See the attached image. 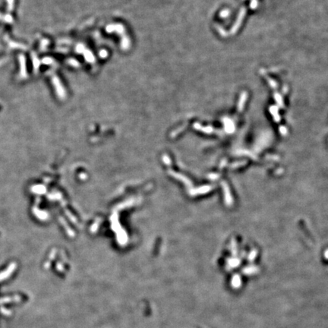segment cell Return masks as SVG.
<instances>
[{"mask_svg": "<svg viewBox=\"0 0 328 328\" xmlns=\"http://www.w3.org/2000/svg\"><path fill=\"white\" fill-rule=\"evenodd\" d=\"M325 257H326V258H328V250L325 252Z\"/></svg>", "mask_w": 328, "mask_h": 328, "instance_id": "obj_3", "label": "cell"}, {"mask_svg": "<svg viewBox=\"0 0 328 328\" xmlns=\"http://www.w3.org/2000/svg\"><path fill=\"white\" fill-rule=\"evenodd\" d=\"M223 190H224V193H225L226 203L227 205H231L232 204H233V198H232L231 195H230L229 188L228 185H227L226 183H224V182L223 183Z\"/></svg>", "mask_w": 328, "mask_h": 328, "instance_id": "obj_1", "label": "cell"}, {"mask_svg": "<svg viewBox=\"0 0 328 328\" xmlns=\"http://www.w3.org/2000/svg\"><path fill=\"white\" fill-rule=\"evenodd\" d=\"M244 163H245V162H239V163H235L234 165L230 166V167H232V168H236V167H239V166H241L244 165Z\"/></svg>", "mask_w": 328, "mask_h": 328, "instance_id": "obj_2", "label": "cell"}]
</instances>
